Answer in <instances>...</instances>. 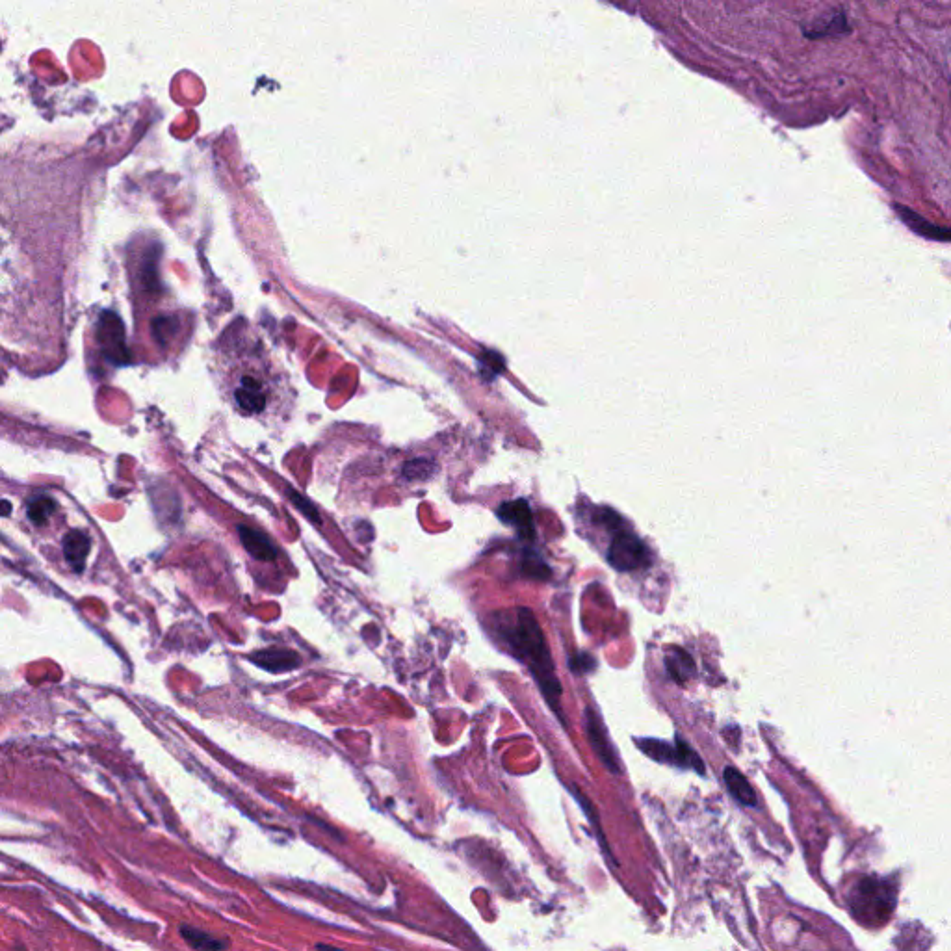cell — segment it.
Masks as SVG:
<instances>
[{
  "label": "cell",
  "mask_w": 951,
  "mask_h": 951,
  "mask_svg": "<svg viewBox=\"0 0 951 951\" xmlns=\"http://www.w3.org/2000/svg\"><path fill=\"white\" fill-rule=\"evenodd\" d=\"M292 502H294L311 521L320 522V517L316 515V509H314V506H311V504H307V502L303 500V496L292 493Z\"/></svg>",
  "instance_id": "obj_20"
},
{
  "label": "cell",
  "mask_w": 951,
  "mask_h": 951,
  "mask_svg": "<svg viewBox=\"0 0 951 951\" xmlns=\"http://www.w3.org/2000/svg\"><path fill=\"white\" fill-rule=\"evenodd\" d=\"M595 658H591L589 654H576V656H571L569 660V669L576 673V675H586L589 671L595 669Z\"/></svg>",
  "instance_id": "obj_18"
},
{
  "label": "cell",
  "mask_w": 951,
  "mask_h": 951,
  "mask_svg": "<svg viewBox=\"0 0 951 951\" xmlns=\"http://www.w3.org/2000/svg\"><path fill=\"white\" fill-rule=\"evenodd\" d=\"M509 641L515 649L521 652L522 658L528 662L535 680L539 682L541 691L548 704L560 712L561 684L554 673L552 656L548 651L547 639L537 623L534 613L528 608H519L515 617V628L509 632Z\"/></svg>",
  "instance_id": "obj_1"
},
{
  "label": "cell",
  "mask_w": 951,
  "mask_h": 951,
  "mask_svg": "<svg viewBox=\"0 0 951 951\" xmlns=\"http://www.w3.org/2000/svg\"><path fill=\"white\" fill-rule=\"evenodd\" d=\"M522 573L534 580H548L552 576V571L548 567L545 560L537 554V552H532L528 550L524 554V560H522Z\"/></svg>",
  "instance_id": "obj_17"
},
{
  "label": "cell",
  "mask_w": 951,
  "mask_h": 951,
  "mask_svg": "<svg viewBox=\"0 0 951 951\" xmlns=\"http://www.w3.org/2000/svg\"><path fill=\"white\" fill-rule=\"evenodd\" d=\"M259 368L261 365L257 363V357H255L253 368L240 374L236 372L235 402L244 413L249 415L262 413L268 405V391H266V383L262 381L259 374Z\"/></svg>",
  "instance_id": "obj_4"
},
{
  "label": "cell",
  "mask_w": 951,
  "mask_h": 951,
  "mask_svg": "<svg viewBox=\"0 0 951 951\" xmlns=\"http://www.w3.org/2000/svg\"><path fill=\"white\" fill-rule=\"evenodd\" d=\"M851 911L859 918L860 924H885L890 912L894 911L892 888L873 879L860 881L851 898Z\"/></svg>",
  "instance_id": "obj_2"
},
{
  "label": "cell",
  "mask_w": 951,
  "mask_h": 951,
  "mask_svg": "<svg viewBox=\"0 0 951 951\" xmlns=\"http://www.w3.org/2000/svg\"><path fill=\"white\" fill-rule=\"evenodd\" d=\"M238 535H240V541H242L244 548L248 550L249 554H251L255 560H275V548L274 545H272V541H270L266 535L262 534V532H259L257 528L238 526Z\"/></svg>",
  "instance_id": "obj_9"
},
{
  "label": "cell",
  "mask_w": 951,
  "mask_h": 951,
  "mask_svg": "<svg viewBox=\"0 0 951 951\" xmlns=\"http://www.w3.org/2000/svg\"><path fill=\"white\" fill-rule=\"evenodd\" d=\"M586 732L589 743H591L593 751L599 756L600 762L612 773H619L621 768H619L617 751L612 745V740L608 736V730L604 727L602 719L593 708H587L586 710Z\"/></svg>",
  "instance_id": "obj_6"
},
{
  "label": "cell",
  "mask_w": 951,
  "mask_h": 951,
  "mask_svg": "<svg viewBox=\"0 0 951 951\" xmlns=\"http://www.w3.org/2000/svg\"><path fill=\"white\" fill-rule=\"evenodd\" d=\"M639 747L645 755L651 756L652 760H656V762L673 764V766H680V768L695 769L699 775H704V771H706L701 756L697 755L690 745L682 742V740H677L675 745H669V743L660 742V740L647 738V740H639Z\"/></svg>",
  "instance_id": "obj_3"
},
{
  "label": "cell",
  "mask_w": 951,
  "mask_h": 951,
  "mask_svg": "<svg viewBox=\"0 0 951 951\" xmlns=\"http://www.w3.org/2000/svg\"><path fill=\"white\" fill-rule=\"evenodd\" d=\"M665 669L673 680H677L678 684H686V680H690L695 675L693 658L684 649H678V647L669 649L665 654Z\"/></svg>",
  "instance_id": "obj_13"
},
{
  "label": "cell",
  "mask_w": 951,
  "mask_h": 951,
  "mask_svg": "<svg viewBox=\"0 0 951 951\" xmlns=\"http://www.w3.org/2000/svg\"><path fill=\"white\" fill-rule=\"evenodd\" d=\"M314 951H346V950H340V948H335V946H329V944H316V946H314Z\"/></svg>",
  "instance_id": "obj_21"
},
{
  "label": "cell",
  "mask_w": 951,
  "mask_h": 951,
  "mask_svg": "<svg viewBox=\"0 0 951 951\" xmlns=\"http://www.w3.org/2000/svg\"><path fill=\"white\" fill-rule=\"evenodd\" d=\"M846 32H849V23H847L844 12H836V14L825 17V23L820 19L812 27H805V34L812 40H821V38L838 36V34H846Z\"/></svg>",
  "instance_id": "obj_15"
},
{
  "label": "cell",
  "mask_w": 951,
  "mask_h": 951,
  "mask_svg": "<svg viewBox=\"0 0 951 951\" xmlns=\"http://www.w3.org/2000/svg\"><path fill=\"white\" fill-rule=\"evenodd\" d=\"M179 933H181L184 942L196 951H225L229 948L227 938L214 937L207 931L197 929L192 925H181Z\"/></svg>",
  "instance_id": "obj_11"
},
{
  "label": "cell",
  "mask_w": 951,
  "mask_h": 951,
  "mask_svg": "<svg viewBox=\"0 0 951 951\" xmlns=\"http://www.w3.org/2000/svg\"><path fill=\"white\" fill-rule=\"evenodd\" d=\"M90 537L80 532V530H73L64 537V556H66L67 563L77 571V573H82L84 565H86V558L90 554Z\"/></svg>",
  "instance_id": "obj_10"
},
{
  "label": "cell",
  "mask_w": 951,
  "mask_h": 951,
  "mask_svg": "<svg viewBox=\"0 0 951 951\" xmlns=\"http://www.w3.org/2000/svg\"><path fill=\"white\" fill-rule=\"evenodd\" d=\"M54 509H56V504H54L53 498L36 496L28 502V519L41 526V524H45L51 519Z\"/></svg>",
  "instance_id": "obj_16"
},
{
  "label": "cell",
  "mask_w": 951,
  "mask_h": 951,
  "mask_svg": "<svg viewBox=\"0 0 951 951\" xmlns=\"http://www.w3.org/2000/svg\"><path fill=\"white\" fill-rule=\"evenodd\" d=\"M253 664L259 665L270 673H287L300 665V656L287 649H266L251 656Z\"/></svg>",
  "instance_id": "obj_8"
},
{
  "label": "cell",
  "mask_w": 951,
  "mask_h": 951,
  "mask_svg": "<svg viewBox=\"0 0 951 951\" xmlns=\"http://www.w3.org/2000/svg\"><path fill=\"white\" fill-rule=\"evenodd\" d=\"M608 561L613 569L621 573H632L649 565V550L636 535L621 532L610 545Z\"/></svg>",
  "instance_id": "obj_5"
},
{
  "label": "cell",
  "mask_w": 951,
  "mask_h": 951,
  "mask_svg": "<svg viewBox=\"0 0 951 951\" xmlns=\"http://www.w3.org/2000/svg\"><path fill=\"white\" fill-rule=\"evenodd\" d=\"M498 517L506 522V524H511L513 528H517V532H519L522 539L534 541V515H532L530 504H528L524 498H521V500H513V502H504V504L498 508Z\"/></svg>",
  "instance_id": "obj_7"
},
{
  "label": "cell",
  "mask_w": 951,
  "mask_h": 951,
  "mask_svg": "<svg viewBox=\"0 0 951 951\" xmlns=\"http://www.w3.org/2000/svg\"><path fill=\"white\" fill-rule=\"evenodd\" d=\"M430 472V463H428V461H422V459H418V461H411V463H407V465L404 467V474L407 476V478H409V480H415V478H417V480H420V478H428V476H430Z\"/></svg>",
  "instance_id": "obj_19"
},
{
  "label": "cell",
  "mask_w": 951,
  "mask_h": 951,
  "mask_svg": "<svg viewBox=\"0 0 951 951\" xmlns=\"http://www.w3.org/2000/svg\"><path fill=\"white\" fill-rule=\"evenodd\" d=\"M723 779H725V784H727V788H729V792L734 799H738L745 807H756L755 790L738 769L730 768V766L725 768Z\"/></svg>",
  "instance_id": "obj_14"
},
{
  "label": "cell",
  "mask_w": 951,
  "mask_h": 951,
  "mask_svg": "<svg viewBox=\"0 0 951 951\" xmlns=\"http://www.w3.org/2000/svg\"><path fill=\"white\" fill-rule=\"evenodd\" d=\"M896 212H898L899 218L905 222V225H907L909 229H912L916 235L925 236V238H929V240L950 242L951 229L933 227V225H929V222H925L924 218H920L916 212H912V210L907 209V207H901V205H896Z\"/></svg>",
  "instance_id": "obj_12"
}]
</instances>
